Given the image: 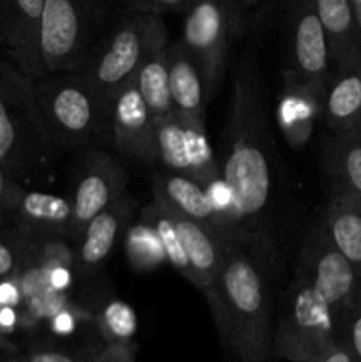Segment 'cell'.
I'll use <instances>...</instances> for the list:
<instances>
[{
	"label": "cell",
	"instance_id": "33",
	"mask_svg": "<svg viewBox=\"0 0 361 362\" xmlns=\"http://www.w3.org/2000/svg\"><path fill=\"white\" fill-rule=\"evenodd\" d=\"M88 359H78L67 352L53 349H39L28 356L27 362H87Z\"/></svg>",
	"mask_w": 361,
	"mask_h": 362
},
{
	"label": "cell",
	"instance_id": "10",
	"mask_svg": "<svg viewBox=\"0 0 361 362\" xmlns=\"http://www.w3.org/2000/svg\"><path fill=\"white\" fill-rule=\"evenodd\" d=\"M126 186L127 173L115 158L105 152H94L88 156L78 173L71 194L73 219H71L69 239H80L91 219L124 197Z\"/></svg>",
	"mask_w": 361,
	"mask_h": 362
},
{
	"label": "cell",
	"instance_id": "40",
	"mask_svg": "<svg viewBox=\"0 0 361 362\" xmlns=\"http://www.w3.org/2000/svg\"><path fill=\"white\" fill-rule=\"evenodd\" d=\"M2 339H4V336H2V334H0V345H2Z\"/></svg>",
	"mask_w": 361,
	"mask_h": 362
},
{
	"label": "cell",
	"instance_id": "38",
	"mask_svg": "<svg viewBox=\"0 0 361 362\" xmlns=\"http://www.w3.org/2000/svg\"><path fill=\"white\" fill-rule=\"evenodd\" d=\"M350 2H353L354 9H357V7H360V4H361V0H350Z\"/></svg>",
	"mask_w": 361,
	"mask_h": 362
},
{
	"label": "cell",
	"instance_id": "7",
	"mask_svg": "<svg viewBox=\"0 0 361 362\" xmlns=\"http://www.w3.org/2000/svg\"><path fill=\"white\" fill-rule=\"evenodd\" d=\"M183 11L180 45L200 67L207 92H212L225 71L230 35L239 16L232 0H190Z\"/></svg>",
	"mask_w": 361,
	"mask_h": 362
},
{
	"label": "cell",
	"instance_id": "24",
	"mask_svg": "<svg viewBox=\"0 0 361 362\" xmlns=\"http://www.w3.org/2000/svg\"><path fill=\"white\" fill-rule=\"evenodd\" d=\"M338 339L349 349L356 362H361V281L350 299L349 306L343 311L338 327Z\"/></svg>",
	"mask_w": 361,
	"mask_h": 362
},
{
	"label": "cell",
	"instance_id": "8",
	"mask_svg": "<svg viewBox=\"0 0 361 362\" xmlns=\"http://www.w3.org/2000/svg\"><path fill=\"white\" fill-rule=\"evenodd\" d=\"M156 163L163 170L180 173L207 187L222 179L204 124L173 115L154 119Z\"/></svg>",
	"mask_w": 361,
	"mask_h": 362
},
{
	"label": "cell",
	"instance_id": "42",
	"mask_svg": "<svg viewBox=\"0 0 361 362\" xmlns=\"http://www.w3.org/2000/svg\"><path fill=\"white\" fill-rule=\"evenodd\" d=\"M0 308H2V303H0Z\"/></svg>",
	"mask_w": 361,
	"mask_h": 362
},
{
	"label": "cell",
	"instance_id": "13",
	"mask_svg": "<svg viewBox=\"0 0 361 362\" xmlns=\"http://www.w3.org/2000/svg\"><path fill=\"white\" fill-rule=\"evenodd\" d=\"M112 141L127 158L156 163L154 117L134 81L124 85L112 103Z\"/></svg>",
	"mask_w": 361,
	"mask_h": 362
},
{
	"label": "cell",
	"instance_id": "26",
	"mask_svg": "<svg viewBox=\"0 0 361 362\" xmlns=\"http://www.w3.org/2000/svg\"><path fill=\"white\" fill-rule=\"evenodd\" d=\"M25 187L18 184L13 177L9 175L6 168L0 165V228L9 221L18 200Z\"/></svg>",
	"mask_w": 361,
	"mask_h": 362
},
{
	"label": "cell",
	"instance_id": "2",
	"mask_svg": "<svg viewBox=\"0 0 361 362\" xmlns=\"http://www.w3.org/2000/svg\"><path fill=\"white\" fill-rule=\"evenodd\" d=\"M361 278L319 226L301 250L273 334L278 359L311 362L338 338L340 320Z\"/></svg>",
	"mask_w": 361,
	"mask_h": 362
},
{
	"label": "cell",
	"instance_id": "32",
	"mask_svg": "<svg viewBox=\"0 0 361 362\" xmlns=\"http://www.w3.org/2000/svg\"><path fill=\"white\" fill-rule=\"evenodd\" d=\"M76 317L73 315V311H69L67 308L57 311L52 318H50V329H52L53 334L57 336H69L73 334L74 329H76Z\"/></svg>",
	"mask_w": 361,
	"mask_h": 362
},
{
	"label": "cell",
	"instance_id": "34",
	"mask_svg": "<svg viewBox=\"0 0 361 362\" xmlns=\"http://www.w3.org/2000/svg\"><path fill=\"white\" fill-rule=\"evenodd\" d=\"M48 281L55 292H66L71 285V272L67 265H52L48 269Z\"/></svg>",
	"mask_w": 361,
	"mask_h": 362
},
{
	"label": "cell",
	"instance_id": "18",
	"mask_svg": "<svg viewBox=\"0 0 361 362\" xmlns=\"http://www.w3.org/2000/svg\"><path fill=\"white\" fill-rule=\"evenodd\" d=\"M321 228L361 278V197L333 189Z\"/></svg>",
	"mask_w": 361,
	"mask_h": 362
},
{
	"label": "cell",
	"instance_id": "37",
	"mask_svg": "<svg viewBox=\"0 0 361 362\" xmlns=\"http://www.w3.org/2000/svg\"><path fill=\"white\" fill-rule=\"evenodd\" d=\"M356 16H357V25H360V34H361V4L356 9Z\"/></svg>",
	"mask_w": 361,
	"mask_h": 362
},
{
	"label": "cell",
	"instance_id": "3",
	"mask_svg": "<svg viewBox=\"0 0 361 362\" xmlns=\"http://www.w3.org/2000/svg\"><path fill=\"white\" fill-rule=\"evenodd\" d=\"M273 255L248 243H229L219 272L227 352L237 362H268L273 350L269 265Z\"/></svg>",
	"mask_w": 361,
	"mask_h": 362
},
{
	"label": "cell",
	"instance_id": "21",
	"mask_svg": "<svg viewBox=\"0 0 361 362\" xmlns=\"http://www.w3.org/2000/svg\"><path fill=\"white\" fill-rule=\"evenodd\" d=\"M324 92L285 80V90L278 103V120L290 141H304L322 115Z\"/></svg>",
	"mask_w": 361,
	"mask_h": 362
},
{
	"label": "cell",
	"instance_id": "17",
	"mask_svg": "<svg viewBox=\"0 0 361 362\" xmlns=\"http://www.w3.org/2000/svg\"><path fill=\"white\" fill-rule=\"evenodd\" d=\"M166 62H168L170 95L176 113L204 124L207 87L198 64L180 45V41L166 48Z\"/></svg>",
	"mask_w": 361,
	"mask_h": 362
},
{
	"label": "cell",
	"instance_id": "5",
	"mask_svg": "<svg viewBox=\"0 0 361 362\" xmlns=\"http://www.w3.org/2000/svg\"><path fill=\"white\" fill-rule=\"evenodd\" d=\"M34 90L46 131L59 148H85L105 138L112 140V110L80 73L39 76Z\"/></svg>",
	"mask_w": 361,
	"mask_h": 362
},
{
	"label": "cell",
	"instance_id": "27",
	"mask_svg": "<svg viewBox=\"0 0 361 362\" xmlns=\"http://www.w3.org/2000/svg\"><path fill=\"white\" fill-rule=\"evenodd\" d=\"M190 0H131L127 11H140V13L165 14L172 11H183ZM126 11V13H127Z\"/></svg>",
	"mask_w": 361,
	"mask_h": 362
},
{
	"label": "cell",
	"instance_id": "30",
	"mask_svg": "<svg viewBox=\"0 0 361 362\" xmlns=\"http://www.w3.org/2000/svg\"><path fill=\"white\" fill-rule=\"evenodd\" d=\"M0 303H2V306L11 308L23 306V296H21V288L16 276L0 279Z\"/></svg>",
	"mask_w": 361,
	"mask_h": 362
},
{
	"label": "cell",
	"instance_id": "1",
	"mask_svg": "<svg viewBox=\"0 0 361 362\" xmlns=\"http://www.w3.org/2000/svg\"><path fill=\"white\" fill-rule=\"evenodd\" d=\"M222 180L232 197V214L248 244L275 255L269 233L273 200V141L264 88L251 55L241 62L234 80L227 129L223 133Z\"/></svg>",
	"mask_w": 361,
	"mask_h": 362
},
{
	"label": "cell",
	"instance_id": "22",
	"mask_svg": "<svg viewBox=\"0 0 361 362\" xmlns=\"http://www.w3.org/2000/svg\"><path fill=\"white\" fill-rule=\"evenodd\" d=\"M326 165L335 189L361 197V124L345 133H333Z\"/></svg>",
	"mask_w": 361,
	"mask_h": 362
},
{
	"label": "cell",
	"instance_id": "19",
	"mask_svg": "<svg viewBox=\"0 0 361 362\" xmlns=\"http://www.w3.org/2000/svg\"><path fill=\"white\" fill-rule=\"evenodd\" d=\"M166 39H168V30H163L152 41L133 78L138 92L144 98L145 105H147L149 112L152 113L154 119H161V117L176 113L172 95H170L168 62H166L168 41Z\"/></svg>",
	"mask_w": 361,
	"mask_h": 362
},
{
	"label": "cell",
	"instance_id": "23",
	"mask_svg": "<svg viewBox=\"0 0 361 362\" xmlns=\"http://www.w3.org/2000/svg\"><path fill=\"white\" fill-rule=\"evenodd\" d=\"M98 325L108 345L131 343L137 332V315L122 300H112L99 313Z\"/></svg>",
	"mask_w": 361,
	"mask_h": 362
},
{
	"label": "cell",
	"instance_id": "28",
	"mask_svg": "<svg viewBox=\"0 0 361 362\" xmlns=\"http://www.w3.org/2000/svg\"><path fill=\"white\" fill-rule=\"evenodd\" d=\"M92 362H134L133 343H112L94 356Z\"/></svg>",
	"mask_w": 361,
	"mask_h": 362
},
{
	"label": "cell",
	"instance_id": "4",
	"mask_svg": "<svg viewBox=\"0 0 361 362\" xmlns=\"http://www.w3.org/2000/svg\"><path fill=\"white\" fill-rule=\"evenodd\" d=\"M57 148L39 112L34 78L0 59V165L23 187L45 184Z\"/></svg>",
	"mask_w": 361,
	"mask_h": 362
},
{
	"label": "cell",
	"instance_id": "12",
	"mask_svg": "<svg viewBox=\"0 0 361 362\" xmlns=\"http://www.w3.org/2000/svg\"><path fill=\"white\" fill-rule=\"evenodd\" d=\"M152 198L165 209L198 223L227 243H244L234 226L216 211L207 189L191 177L168 170L156 173Z\"/></svg>",
	"mask_w": 361,
	"mask_h": 362
},
{
	"label": "cell",
	"instance_id": "31",
	"mask_svg": "<svg viewBox=\"0 0 361 362\" xmlns=\"http://www.w3.org/2000/svg\"><path fill=\"white\" fill-rule=\"evenodd\" d=\"M311 362H356V359L349 352V349L343 345L342 339L336 338L335 341L329 343Z\"/></svg>",
	"mask_w": 361,
	"mask_h": 362
},
{
	"label": "cell",
	"instance_id": "9",
	"mask_svg": "<svg viewBox=\"0 0 361 362\" xmlns=\"http://www.w3.org/2000/svg\"><path fill=\"white\" fill-rule=\"evenodd\" d=\"M331 55L314 0L290 2V52L285 80L324 92Z\"/></svg>",
	"mask_w": 361,
	"mask_h": 362
},
{
	"label": "cell",
	"instance_id": "6",
	"mask_svg": "<svg viewBox=\"0 0 361 362\" xmlns=\"http://www.w3.org/2000/svg\"><path fill=\"white\" fill-rule=\"evenodd\" d=\"M163 30L166 25L161 14L127 11L85 62L80 74L110 110L117 92L133 81L149 46Z\"/></svg>",
	"mask_w": 361,
	"mask_h": 362
},
{
	"label": "cell",
	"instance_id": "16",
	"mask_svg": "<svg viewBox=\"0 0 361 362\" xmlns=\"http://www.w3.org/2000/svg\"><path fill=\"white\" fill-rule=\"evenodd\" d=\"M133 204L130 198L122 197L112 207L99 212L94 219H91L80 235V244L74 251V267L80 274H94L106 258L112 255L117 239L126 228L130 221Z\"/></svg>",
	"mask_w": 361,
	"mask_h": 362
},
{
	"label": "cell",
	"instance_id": "35",
	"mask_svg": "<svg viewBox=\"0 0 361 362\" xmlns=\"http://www.w3.org/2000/svg\"><path fill=\"white\" fill-rule=\"evenodd\" d=\"M21 324V315L18 308L2 306L0 308V334L9 336L13 334Z\"/></svg>",
	"mask_w": 361,
	"mask_h": 362
},
{
	"label": "cell",
	"instance_id": "20",
	"mask_svg": "<svg viewBox=\"0 0 361 362\" xmlns=\"http://www.w3.org/2000/svg\"><path fill=\"white\" fill-rule=\"evenodd\" d=\"M326 32L331 66L353 53L361 52V34L356 9L350 0H314Z\"/></svg>",
	"mask_w": 361,
	"mask_h": 362
},
{
	"label": "cell",
	"instance_id": "36",
	"mask_svg": "<svg viewBox=\"0 0 361 362\" xmlns=\"http://www.w3.org/2000/svg\"><path fill=\"white\" fill-rule=\"evenodd\" d=\"M255 2H257V0H232V6H234V9H236L237 16H239L241 11L246 9V7H251Z\"/></svg>",
	"mask_w": 361,
	"mask_h": 362
},
{
	"label": "cell",
	"instance_id": "25",
	"mask_svg": "<svg viewBox=\"0 0 361 362\" xmlns=\"http://www.w3.org/2000/svg\"><path fill=\"white\" fill-rule=\"evenodd\" d=\"M20 265V239L13 230L0 228V279L14 276Z\"/></svg>",
	"mask_w": 361,
	"mask_h": 362
},
{
	"label": "cell",
	"instance_id": "15",
	"mask_svg": "<svg viewBox=\"0 0 361 362\" xmlns=\"http://www.w3.org/2000/svg\"><path fill=\"white\" fill-rule=\"evenodd\" d=\"M73 204L71 197L42 193L25 187L11 214V230L23 237H67L69 239Z\"/></svg>",
	"mask_w": 361,
	"mask_h": 362
},
{
	"label": "cell",
	"instance_id": "39",
	"mask_svg": "<svg viewBox=\"0 0 361 362\" xmlns=\"http://www.w3.org/2000/svg\"><path fill=\"white\" fill-rule=\"evenodd\" d=\"M6 362H23V361H18V359H13V361H6Z\"/></svg>",
	"mask_w": 361,
	"mask_h": 362
},
{
	"label": "cell",
	"instance_id": "14",
	"mask_svg": "<svg viewBox=\"0 0 361 362\" xmlns=\"http://www.w3.org/2000/svg\"><path fill=\"white\" fill-rule=\"evenodd\" d=\"M322 115L333 133L361 124V52L333 64L322 98Z\"/></svg>",
	"mask_w": 361,
	"mask_h": 362
},
{
	"label": "cell",
	"instance_id": "29",
	"mask_svg": "<svg viewBox=\"0 0 361 362\" xmlns=\"http://www.w3.org/2000/svg\"><path fill=\"white\" fill-rule=\"evenodd\" d=\"M130 2L131 0H84L91 20H103L119 6H124V13H126Z\"/></svg>",
	"mask_w": 361,
	"mask_h": 362
},
{
	"label": "cell",
	"instance_id": "41",
	"mask_svg": "<svg viewBox=\"0 0 361 362\" xmlns=\"http://www.w3.org/2000/svg\"><path fill=\"white\" fill-rule=\"evenodd\" d=\"M92 359H94V357H88V361H87V362H92Z\"/></svg>",
	"mask_w": 361,
	"mask_h": 362
},
{
	"label": "cell",
	"instance_id": "11",
	"mask_svg": "<svg viewBox=\"0 0 361 362\" xmlns=\"http://www.w3.org/2000/svg\"><path fill=\"white\" fill-rule=\"evenodd\" d=\"M45 0H0V59L30 78L45 76L39 23Z\"/></svg>",
	"mask_w": 361,
	"mask_h": 362
}]
</instances>
